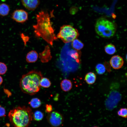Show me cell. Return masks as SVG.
Returning <instances> with one entry per match:
<instances>
[{
    "label": "cell",
    "mask_w": 127,
    "mask_h": 127,
    "mask_svg": "<svg viewBox=\"0 0 127 127\" xmlns=\"http://www.w3.org/2000/svg\"><path fill=\"white\" fill-rule=\"evenodd\" d=\"M53 12L51 15L47 12L42 10L39 12L36 15L37 23L33 25L36 36L42 38L52 46L53 41L58 39L51 20V18L53 17Z\"/></svg>",
    "instance_id": "obj_1"
},
{
    "label": "cell",
    "mask_w": 127,
    "mask_h": 127,
    "mask_svg": "<svg viewBox=\"0 0 127 127\" xmlns=\"http://www.w3.org/2000/svg\"><path fill=\"white\" fill-rule=\"evenodd\" d=\"M33 114L29 107L19 106L10 110L8 116L13 127H28L32 120Z\"/></svg>",
    "instance_id": "obj_2"
},
{
    "label": "cell",
    "mask_w": 127,
    "mask_h": 127,
    "mask_svg": "<svg viewBox=\"0 0 127 127\" xmlns=\"http://www.w3.org/2000/svg\"><path fill=\"white\" fill-rule=\"evenodd\" d=\"M40 71L32 70L23 75L20 79V85L24 93L33 95L40 90V82L43 77Z\"/></svg>",
    "instance_id": "obj_3"
},
{
    "label": "cell",
    "mask_w": 127,
    "mask_h": 127,
    "mask_svg": "<svg viewBox=\"0 0 127 127\" xmlns=\"http://www.w3.org/2000/svg\"><path fill=\"white\" fill-rule=\"evenodd\" d=\"M116 29L114 23L104 18H99L95 24L96 32L98 35L104 38H112L115 33Z\"/></svg>",
    "instance_id": "obj_4"
},
{
    "label": "cell",
    "mask_w": 127,
    "mask_h": 127,
    "mask_svg": "<svg viewBox=\"0 0 127 127\" xmlns=\"http://www.w3.org/2000/svg\"><path fill=\"white\" fill-rule=\"evenodd\" d=\"M78 30L70 25H64L61 27L56 37L60 39L64 43L72 42L79 36Z\"/></svg>",
    "instance_id": "obj_5"
},
{
    "label": "cell",
    "mask_w": 127,
    "mask_h": 127,
    "mask_svg": "<svg viewBox=\"0 0 127 127\" xmlns=\"http://www.w3.org/2000/svg\"><path fill=\"white\" fill-rule=\"evenodd\" d=\"M112 89L105 102V107L109 110L116 107L121 98V95L119 91L113 88Z\"/></svg>",
    "instance_id": "obj_6"
},
{
    "label": "cell",
    "mask_w": 127,
    "mask_h": 127,
    "mask_svg": "<svg viewBox=\"0 0 127 127\" xmlns=\"http://www.w3.org/2000/svg\"><path fill=\"white\" fill-rule=\"evenodd\" d=\"M49 113L47 116V119L51 125L57 127L62 124L64 119L61 114L56 111H53Z\"/></svg>",
    "instance_id": "obj_7"
},
{
    "label": "cell",
    "mask_w": 127,
    "mask_h": 127,
    "mask_svg": "<svg viewBox=\"0 0 127 127\" xmlns=\"http://www.w3.org/2000/svg\"><path fill=\"white\" fill-rule=\"evenodd\" d=\"M28 12L24 10L17 9L12 13L11 18L17 22L22 23L28 20Z\"/></svg>",
    "instance_id": "obj_8"
},
{
    "label": "cell",
    "mask_w": 127,
    "mask_h": 127,
    "mask_svg": "<svg viewBox=\"0 0 127 127\" xmlns=\"http://www.w3.org/2000/svg\"><path fill=\"white\" fill-rule=\"evenodd\" d=\"M123 58L118 55H115L112 56L110 61V63L112 67L115 69L121 68L124 64Z\"/></svg>",
    "instance_id": "obj_9"
},
{
    "label": "cell",
    "mask_w": 127,
    "mask_h": 127,
    "mask_svg": "<svg viewBox=\"0 0 127 127\" xmlns=\"http://www.w3.org/2000/svg\"><path fill=\"white\" fill-rule=\"evenodd\" d=\"M39 58L41 61L43 63L48 62L52 58L51 55L50 47L48 45L46 46L44 50L39 53Z\"/></svg>",
    "instance_id": "obj_10"
},
{
    "label": "cell",
    "mask_w": 127,
    "mask_h": 127,
    "mask_svg": "<svg viewBox=\"0 0 127 127\" xmlns=\"http://www.w3.org/2000/svg\"><path fill=\"white\" fill-rule=\"evenodd\" d=\"M23 5L29 10L34 11L40 4V0H21Z\"/></svg>",
    "instance_id": "obj_11"
},
{
    "label": "cell",
    "mask_w": 127,
    "mask_h": 127,
    "mask_svg": "<svg viewBox=\"0 0 127 127\" xmlns=\"http://www.w3.org/2000/svg\"><path fill=\"white\" fill-rule=\"evenodd\" d=\"M38 57V54L36 51H31L27 54L26 61L29 63L34 62L37 60Z\"/></svg>",
    "instance_id": "obj_12"
},
{
    "label": "cell",
    "mask_w": 127,
    "mask_h": 127,
    "mask_svg": "<svg viewBox=\"0 0 127 127\" xmlns=\"http://www.w3.org/2000/svg\"><path fill=\"white\" fill-rule=\"evenodd\" d=\"M60 86L62 90L64 91L70 90L72 87V84L69 80L65 79L63 80L60 83Z\"/></svg>",
    "instance_id": "obj_13"
},
{
    "label": "cell",
    "mask_w": 127,
    "mask_h": 127,
    "mask_svg": "<svg viewBox=\"0 0 127 127\" xmlns=\"http://www.w3.org/2000/svg\"><path fill=\"white\" fill-rule=\"evenodd\" d=\"M96 79V75L92 72L88 73L85 77V79L86 82L89 84H92L94 83Z\"/></svg>",
    "instance_id": "obj_14"
},
{
    "label": "cell",
    "mask_w": 127,
    "mask_h": 127,
    "mask_svg": "<svg viewBox=\"0 0 127 127\" xmlns=\"http://www.w3.org/2000/svg\"><path fill=\"white\" fill-rule=\"evenodd\" d=\"M10 10L9 6L5 3L0 4V15L2 16H5L8 14Z\"/></svg>",
    "instance_id": "obj_15"
},
{
    "label": "cell",
    "mask_w": 127,
    "mask_h": 127,
    "mask_svg": "<svg viewBox=\"0 0 127 127\" xmlns=\"http://www.w3.org/2000/svg\"><path fill=\"white\" fill-rule=\"evenodd\" d=\"M71 44L72 47L77 51L80 50L83 48L84 46L83 44L77 38L72 41Z\"/></svg>",
    "instance_id": "obj_16"
},
{
    "label": "cell",
    "mask_w": 127,
    "mask_h": 127,
    "mask_svg": "<svg viewBox=\"0 0 127 127\" xmlns=\"http://www.w3.org/2000/svg\"><path fill=\"white\" fill-rule=\"evenodd\" d=\"M29 104L33 108H36L39 107L41 105V102L39 99L35 98L32 99L29 102Z\"/></svg>",
    "instance_id": "obj_17"
},
{
    "label": "cell",
    "mask_w": 127,
    "mask_h": 127,
    "mask_svg": "<svg viewBox=\"0 0 127 127\" xmlns=\"http://www.w3.org/2000/svg\"><path fill=\"white\" fill-rule=\"evenodd\" d=\"M104 50L107 53L111 55L114 54L116 51L115 46L111 44H109L106 45L105 47Z\"/></svg>",
    "instance_id": "obj_18"
},
{
    "label": "cell",
    "mask_w": 127,
    "mask_h": 127,
    "mask_svg": "<svg viewBox=\"0 0 127 127\" xmlns=\"http://www.w3.org/2000/svg\"><path fill=\"white\" fill-rule=\"evenodd\" d=\"M40 86L44 88H48L51 85V83L49 80L47 78L43 77L40 82Z\"/></svg>",
    "instance_id": "obj_19"
},
{
    "label": "cell",
    "mask_w": 127,
    "mask_h": 127,
    "mask_svg": "<svg viewBox=\"0 0 127 127\" xmlns=\"http://www.w3.org/2000/svg\"><path fill=\"white\" fill-rule=\"evenodd\" d=\"M44 117L43 113L41 111H37L33 114V118L34 120L37 121L41 120Z\"/></svg>",
    "instance_id": "obj_20"
},
{
    "label": "cell",
    "mask_w": 127,
    "mask_h": 127,
    "mask_svg": "<svg viewBox=\"0 0 127 127\" xmlns=\"http://www.w3.org/2000/svg\"><path fill=\"white\" fill-rule=\"evenodd\" d=\"M95 69L97 73L99 75L103 74L106 71L105 66L101 64H97L95 67Z\"/></svg>",
    "instance_id": "obj_21"
},
{
    "label": "cell",
    "mask_w": 127,
    "mask_h": 127,
    "mask_svg": "<svg viewBox=\"0 0 127 127\" xmlns=\"http://www.w3.org/2000/svg\"><path fill=\"white\" fill-rule=\"evenodd\" d=\"M118 115L122 117L126 118L127 115V109L126 108H121L118 111Z\"/></svg>",
    "instance_id": "obj_22"
},
{
    "label": "cell",
    "mask_w": 127,
    "mask_h": 127,
    "mask_svg": "<svg viewBox=\"0 0 127 127\" xmlns=\"http://www.w3.org/2000/svg\"><path fill=\"white\" fill-rule=\"evenodd\" d=\"M78 52H72L70 53L71 57L74 58L77 63H79L80 62V56Z\"/></svg>",
    "instance_id": "obj_23"
},
{
    "label": "cell",
    "mask_w": 127,
    "mask_h": 127,
    "mask_svg": "<svg viewBox=\"0 0 127 127\" xmlns=\"http://www.w3.org/2000/svg\"><path fill=\"white\" fill-rule=\"evenodd\" d=\"M7 70V67L4 63L0 62V75H3L5 73Z\"/></svg>",
    "instance_id": "obj_24"
},
{
    "label": "cell",
    "mask_w": 127,
    "mask_h": 127,
    "mask_svg": "<svg viewBox=\"0 0 127 127\" xmlns=\"http://www.w3.org/2000/svg\"><path fill=\"white\" fill-rule=\"evenodd\" d=\"M6 116V111L4 107L0 105V117Z\"/></svg>",
    "instance_id": "obj_25"
},
{
    "label": "cell",
    "mask_w": 127,
    "mask_h": 127,
    "mask_svg": "<svg viewBox=\"0 0 127 127\" xmlns=\"http://www.w3.org/2000/svg\"><path fill=\"white\" fill-rule=\"evenodd\" d=\"M45 112L47 113H50L51 112L52 110V106L50 104H47L45 106Z\"/></svg>",
    "instance_id": "obj_26"
},
{
    "label": "cell",
    "mask_w": 127,
    "mask_h": 127,
    "mask_svg": "<svg viewBox=\"0 0 127 127\" xmlns=\"http://www.w3.org/2000/svg\"><path fill=\"white\" fill-rule=\"evenodd\" d=\"M3 82V79L2 77L0 75V86L1 84Z\"/></svg>",
    "instance_id": "obj_27"
},
{
    "label": "cell",
    "mask_w": 127,
    "mask_h": 127,
    "mask_svg": "<svg viewBox=\"0 0 127 127\" xmlns=\"http://www.w3.org/2000/svg\"><path fill=\"white\" fill-rule=\"evenodd\" d=\"M92 127H99L97 126H94Z\"/></svg>",
    "instance_id": "obj_28"
}]
</instances>
